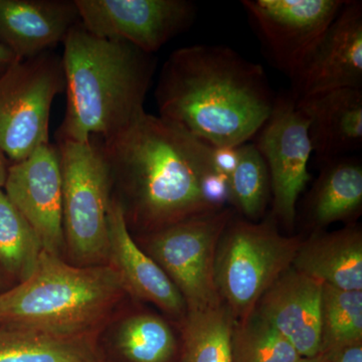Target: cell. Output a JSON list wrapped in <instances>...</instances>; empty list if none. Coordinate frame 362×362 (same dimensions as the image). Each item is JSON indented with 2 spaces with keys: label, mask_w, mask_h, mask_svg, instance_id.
<instances>
[{
  "label": "cell",
  "mask_w": 362,
  "mask_h": 362,
  "mask_svg": "<svg viewBox=\"0 0 362 362\" xmlns=\"http://www.w3.org/2000/svg\"><path fill=\"white\" fill-rule=\"evenodd\" d=\"M159 117L211 147L256 137L277 97L263 66L225 45L181 47L166 59L156 90Z\"/></svg>",
  "instance_id": "cell-1"
},
{
  "label": "cell",
  "mask_w": 362,
  "mask_h": 362,
  "mask_svg": "<svg viewBox=\"0 0 362 362\" xmlns=\"http://www.w3.org/2000/svg\"><path fill=\"white\" fill-rule=\"evenodd\" d=\"M101 142L111 185L119 183L127 197L120 204L127 223L156 232L214 211L204 194L213 147L180 126L144 111Z\"/></svg>",
  "instance_id": "cell-2"
},
{
  "label": "cell",
  "mask_w": 362,
  "mask_h": 362,
  "mask_svg": "<svg viewBox=\"0 0 362 362\" xmlns=\"http://www.w3.org/2000/svg\"><path fill=\"white\" fill-rule=\"evenodd\" d=\"M63 44L66 106L58 140L108 139L145 111L153 54L124 40L98 37L81 21Z\"/></svg>",
  "instance_id": "cell-3"
},
{
  "label": "cell",
  "mask_w": 362,
  "mask_h": 362,
  "mask_svg": "<svg viewBox=\"0 0 362 362\" xmlns=\"http://www.w3.org/2000/svg\"><path fill=\"white\" fill-rule=\"evenodd\" d=\"M125 292L110 264L73 266L42 251L30 278L0 293V323L88 337Z\"/></svg>",
  "instance_id": "cell-4"
},
{
  "label": "cell",
  "mask_w": 362,
  "mask_h": 362,
  "mask_svg": "<svg viewBox=\"0 0 362 362\" xmlns=\"http://www.w3.org/2000/svg\"><path fill=\"white\" fill-rule=\"evenodd\" d=\"M302 240L281 235L273 221L252 223L230 218L214 261V282L221 302L235 322L256 309L267 290L288 268Z\"/></svg>",
  "instance_id": "cell-5"
},
{
  "label": "cell",
  "mask_w": 362,
  "mask_h": 362,
  "mask_svg": "<svg viewBox=\"0 0 362 362\" xmlns=\"http://www.w3.org/2000/svg\"><path fill=\"white\" fill-rule=\"evenodd\" d=\"M63 180V228L71 257L84 266L108 259L110 171L101 139L58 140Z\"/></svg>",
  "instance_id": "cell-6"
},
{
  "label": "cell",
  "mask_w": 362,
  "mask_h": 362,
  "mask_svg": "<svg viewBox=\"0 0 362 362\" xmlns=\"http://www.w3.org/2000/svg\"><path fill=\"white\" fill-rule=\"evenodd\" d=\"M65 90L62 57L52 51L16 59L0 74V149L11 163L49 144L52 102Z\"/></svg>",
  "instance_id": "cell-7"
},
{
  "label": "cell",
  "mask_w": 362,
  "mask_h": 362,
  "mask_svg": "<svg viewBox=\"0 0 362 362\" xmlns=\"http://www.w3.org/2000/svg\"><path fill=\"white\" fill-rule=\"evenodd\" d=\"M233 216L228 207L197 214L151 232L146 240L147 254L177 288L187 310L223 303L214 282V261Z\"/></svg>",
  "instance_id": "cell-8"
},
{
  "label": "cell",
  "mask_w": 362,
  "mask_h": 362,
  "mask_svg": "<svg viewBox=\"0 0 362 362\" xmlns=\"http://www.w3.org/2000/svg\"><path fill=\"white\" fill-rule=\"evenodd\" d=\"M254 143L270 175L273 216L291 228L298 199L311 178L309 161L313 153L308 119L297 108L291 95L277 97Z\"/></svg>",
  "instance_id": "cell-9"
},
{
  "label": "cell",
  "mask_w": 362,
  "mask_h": 362,
  "mask_svg": "<svg viewBox=\"0 0 362 362\" xmlns=\"http://www.w3.org/2000/svg\"><path fill=\"white\" fill-rule=\"evenodd\" d=\"M81 23L98 37L153 54L188 30L197 8L187 0H75Z\"/></svg>",
  "instance_id": "cell-10"
},
{
  "label": "cell",
  "mask_w": 362,
  "mask_h": 362,
  "mask_svg": "<svg viewBox=\"0 0 362 362\" xmlns=\"http://www.w3.org/2000/svg\"><path fill=\"white\" fill-rule=\"evenodd\" d=\"M344 0H245L262 42L279 70L296 75Z\"/></svg>",
  "instance_id": "cell-11"
},
{
  "label": "cell",
  "mask_w": 362,
  "mask_h": 362,
  "mask_svg": "<svg viewBox=\"0 0 362 362\" xmlns=\"http://www.w3.org/2000/svg\"><path fill=\"white\" fill-rule=\"evenodd\" d=\"M4 192L39 235L44 251L61 257L66 245L63 180L57 146L49 143L25 160L11 163Z\"/></svg>",
  "instance_id": "cell-12"
},
{
  "label": "cell",
  "mask_w": 362,
  "mask_h": 362,
  "mask_svg": "<svg viewBox=\"0 0 362 362\" xmlns=\"http://www.w3.org/2000/svg\"><path fill=\"white\" fill-rule=\"evenodd\" d=\"M295 101L340 89H362V4L345 1L291 78Z\"/></svg>",
  "instance_id": "cell-13"
},
{
  "label": "cell",
  "mask_w": 362,
  "mask_h": 362,
  "mask_svg": "<svg viewBox=\"0 0 362 362\" xmlns=\"http://www.w3.org/2000/svg\"><path fill=\"white\" fill-rule=\"evenodd\" d=\"M323 285L291 266L267 290L255 309L303 358L321 351Z\"/></svg>",
  "instance_id": "cell-14"
},
{
  "label": "cell",
  "mask_w": 362,
  "mask_h": 362,
  "mask_svg": "<svg viewBox=\"0 0 362 362\" xmlns=\"http://www.w3.org/2000/svg\"><path fill=\"white\" fill-rule=\"evenodd\" d=\"M107 221L108 259L120 276L125 291L182 320L187 311L185 299L158 264L133 239L122 206L113 197Z\"/></svg>",
  "instance_id": "cell-15"
},
{
  "label": "cell",
  "mask_w": 362,
  "mask_h": 362,
  "mask_svg": "<svg viewBox=\"0 0 362 362\" xmlns=\"http://www.w3.org/2000/svg\"><path fill=\"white\" fill-rule=\"evenodd\" d=\"M80 21L75 0H0V44L32 58L64 42Z\"/></svg>",
  "instance_id": "cell-16"
},
{
  "label": "cell",
  "mask_w": 362,
  "mask_h": 362,
  "mask_svg": "<svg viewBox=\"0 0 362 362\" xmlns=\"http://www.w3.org/2000/svg\"><path fill=\"white\" fill-rule=\"evenodd\" d=\"M295 102L308 119L312 149L319 161L361 149L362 89L330 90Z\"/></svg>",
  "instance_id": "cell-17"
},
{
  "label": "cell",
  "mask_w": 362,
  "mask_h": 362,
  "mask_svg": "<svg viewBox=\"0 0 362 362\" xmlns=\"http://www.w3.org/2000/svg\"><path fill=\"white\" fill-rule=\"evenodd\" d=\"M292 267L337 289L362 291V233L357 226L302 240Z\"/></svg>",
  "instance_id": "cell-18"
},
{
  "label": "cell",
  "mask_w": 362,
  "mask_h": 362,
  "mask_svg": "<svg viewBox=\"0 0 362 362\" xmlns=\"http://www.w3.org/2000/svg\"><path fill=\"white\" fill-rule=\"evenodd\" d=\"M362 206V164L352 157H338L323 163L312 192L308 214L318 228L351 220Z\"/></svg>",
  "instance_id": "cell-19"
},
{
  "label": "cell",
  "mask_w": 362,
  "mask_h": 362,
  "mask_svg": "<svg viewBox=\"0 0 362 362\" xmlns=\"http://www.w3.org/2000/svg\"><path fill=\"white\" fill-rule=\"evenodd\" d=\"M0 362H99L88 337H62L0 323Z\"/></svg>",
  "instance_id": "cell-20"
},
{
  "label": "cell",
  "mask_w": 362,
  "mask_h": 362,
  "mask_svg": "<svg viewBox=\"0 0 362 362\" xmlns=\"http://www.w3.org/2000/svg\"><path fill=\"white\" fill-rule=\"evenodd\" d=\"M181 324L182 362H233L235 321L225 304L187 310Z\"/></svg>",
  "instance_id": "cell-21"
},
{
  "label": "cell",
  "mask_w": 362,
  "mask_h": 362,
  "mask_svg": "<svg viewBox=\"0 0 362 362\" xmlns=\"http://www.w3.org/2000/svg\"><path fill=\"white\" fill-rule=\"evenodd\" d=\"M42 251L39 235L0 189V269L23 282L32 276Z\"/></svg>",
  "instance_id": "cell-22"
},
{
  "label": "cell",
  "mask_w": 362,
  "mask_h": 362,
  "mask_svg": "<svg viewBox=\"0 0 362 362\" xmlns=\"http://www.w3.org/2000/svg\"><path fill=\"white\" fill-rule=\"evenodd\" d=\"M117 349L128 362H170L177 352V340L161 317L138 313L121 323Z\"/></svg>",
  "instance_id": "cell-23"
},
{
  "label": "cell",
  "mask_w": 362,
  "mask_h": 362,
  "mask_svg": "<svg viewBox=\"0 0 362 362\" xmlns=\"http://www.w3.org/2000/svg\"><path fill=\"white\" fill-rule=\"evenodd\" d=\"M233 362H301L292 343L256 311L235 322L233 333Z\"/></svg>",
  "instance_id": "cell-24"
},
{
  "label": "cell",
  "mask_w": 362,
  "mask_h": 362,
  "mask_svg": "<svg viewBox=\"0 0 362 362\" xmlns=\"http://www.w3.org/2000/svg\"><path fill=\"white\" fill-rule=\"evenodd\" d=\"M271 181L265 159L254 142L239 146V161L230 177V204L250 221L261 218L270 201Z\"/></svg>",
  "instance_id": "cell-25"
},
{
  "label": "cell",
  "mask_w": 362,
  "mask_h": 362,
  "mask_svg": "<svg viewBox=\"0 0 362 362\" xmlns=\"http://www.w3.org/2000/svg\"><path fill=\"white\" fill-rule=\"evenodd\" d=\"M359 340H362V291L324 284L320 354Z\"/></svg>",
  "instance_id": "cell-26"
},
{
  "label": "cell",
  "mask_w": 362,
  "mask_h": 362,
  "mask_svg": "<svg viewBox=\"0 0 362 362\" xmlns=\"http://www.w3.org/2000/svg\"><path fill=\"white\" fill-rule=\"evenodd\" d=\"M238 161H239V146L213 147L211 149V162H213L214 170L226 176L230 181Z\"/></svg>",
  "instance_id": "cell-27"
},
{
  "label": "cell",
  "mask_w": 362,
  "mask_h": 362,
  "mask_svg": "<svg viewBox=\"0 0 362 362\" xmlns=\"http://www.w3.org/2000/svg\"><path fill=\"white\" fill-rule=\"evenodd\" d=\"M324 354L328 356L329 362H362V340L343 345Z\"/></svg>",
  "instance_id": "cell-28"
},
{
  "label": "cell",
  "mask_w": 362,
  "mask_h": 362,
  "mask_svg": "<svg viewBox=\"0 0 362 362\" xmlns=\"http://www.w3.org/2000/svg\"><path fill=\"white\" fill-rule=\"evenodd\" d=\"M18 59L4 45L0 44V74L4 73L8 66L13 65Z\"/></svg>",
  "instance_id": "cell-29"
},
{
  "label": "cell",
  "mask_w": 362,
  "mask_h": 362,
  "mask_svg": "<svg viewBox=\"0 0 362 362\" xmlns=\"http://www.w3.org/2000/svg\"><path fill=\"white\" fill-rule=\"evenodd\" d=\"M8 168V159L0 149V189H4V185H6Z\"/></svg>",
  "instance_id": "cell-30"
},
{
  "label": "cell",
  "mask_w": 362,
  "mask_h": 362,
  "mask_svg": "<svg viewBox=\"0 0 362 362\" xmlns=\"http://www.w3.org/2000/svg\"><path fill=\"white\" fill-rule=\"evenodd\" d=\"M301 362H329V359H328L326 354H319L316 356L310 357V358H303Z\"/></svg>",
  "instance_id": "cell-31"
},
{
  "label": "cell",
  "mask_w": 362,
  "mask_h": 362,
  "mask_svg": "<svg viewBox=\"0 0 362 362\" xmlns=\"http://www.w3.org/2000/svg\"><path fill=\"white\" fill-rule=\"evenodd\" d=\"M4 287H6V274L0 269V293L4 291Z\"/></svg>",
  "instance_id": "cell-32"
}]
</instances>
